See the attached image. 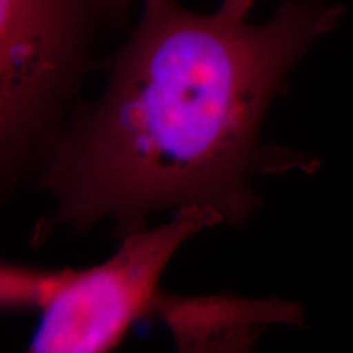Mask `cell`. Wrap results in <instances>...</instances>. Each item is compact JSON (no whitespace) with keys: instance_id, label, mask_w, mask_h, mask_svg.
Returning a JSON list of instances; mask_svg holds the SVG:
<instances>
[{"instance_id":"cell-1","label":"cell","mask_w":353,"mask_h":353,"mask_svg":"<svg viewBox=\"0 0 353 353\" xmlns=\"http://www.w3.org/2000/svg\"><path fill=\"white\" fill-rule=\"evenodd\" d=\"M343 7L286 0L270 20L247 25L200 15L176 0H144L139 25L105 64L108 85L74 110L39 165L56 211L37 228L87 231L114 221L120 237L161 210L211 206L241 226L260 200L257 174L309 164L260 144L273 97Z\"/></svg>"},{"instance_id":"cell-2","label":"cell","mask_w":353,"mask_h":353,"mask_svg":"<svg viewBox=\"0 0 353 353\" xmlns=\"http://www.w3.org/2000/svg\"><path fill=\"white\" fill-rule=\"evenodd\" d=\"M95 0H0V149L10 180L64 130Z\"/></svg>"},{"instance_id":"cell-3","label":"cell","mask_w":353,"mask_h":353,"mask_svg":"<svg viewBox=\"0 0 353 353\" xmlns=\"http://www.w3.org/2000/svg\"><path fill=\"white\" fill-rule=\"evenodd\" d=\"M221 223L224 216L218 210L190 205L176 210L169 223L125 234L107 262L74 268L69 283L43 311L28 352L103 353L117 348L136 322L154 316L159 278L176 249Z\"/></svg>"},{"instance_id":"cell-4","label":"cell","mask_w":353,"mask_h":353,"mask_svg":"<svg viewBox=\"0 0 353 353\" xmlns=\"http://www.w3.org/2000/svg\"><path fill=\"white\" fill-rule=\"evenodd\" d=\"M174 335L179 352H249L272 324L303 325L304 311L278 298L249 299L237 294H185L161 291L154 306Z\"/></svg>"},{"instance_id":"cell-5","label":"cell","mask_w":353,"mask_h":353,"mask_svg":"<svg viewBox=\"0 0 353 353\" xmlns=\"http://www.w3.org/2000/svg\"><path fill=\"white\" fill-rule=\"evenodd\" d=\"M74 268H37L2 263L0 304L3 311H44L72 276Z\"/></svg>"},{"instance_id":"cell-6","label":"cell","mask_w":353,"mask_h":353,"mask_svg":"<svg viewBox=\"0 0 353 353\" xmlns=\"http://www.w3.org/2000/svg\"><path fill=\"white\" fill-rule=\"evenodd\" d=\"M255 0H223L219 13L234 20H245L247 13L252 8Z\"/></svg>"},{"instance_id":"cell-7","label":"cell","mask_w":353,"mask_h":353,"mask_svg":"<svg viewBox=\"0 0 353 353\" xmlns=\"http://www.w3.org/2000/svg\"><path fill=\"white\" fill-rule=\"evenodd\" d=\"M95 2L101 15L112 20H120L126 17L128 8H130V0H95Z\"/></svg>"}]
</instances>
